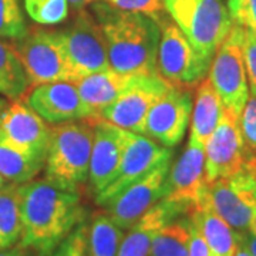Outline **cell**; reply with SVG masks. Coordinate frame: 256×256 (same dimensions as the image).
<instances>
[{
  "label": "cell",
  "instance_id": "1",
  "mask_svg": "<svg viewBox=\"0 0 256 256\" xmlns=\"http://www.w3.org/2000/svg\"><path fill=\"white\" fill-rule=\"evenodd\" d=\"M22 236L20 246L40 256L52 255L64 239L84 222L86 210L77 190L48 180L18 185Z\"/></svg>",
  "mask_w": 256,
  "mask_h": 256
},
{
  "label": "cell",
  "instance_id": "2",
  "mask_svg": "<svg viewBox=\"0 0 256 256\" xmlns=\"http://www.w3.org/2000/svg\"><path fill=\"white\" fill-rule=\"evenodd\" d=\"M92 13L100 24L114 72L136 76L156 74L161 32L154 18L117 9L106 0L92 3Z\"/></svg>",
  "mask_w": 256,
  "mask_h": 256
},
{
  "label": "cell",
  "instance_id": "3",
  "mask_svg": "<svg viewBox=\"0 0 256 256\" xmlns=\"http://www.w3.org/2000/svg\"><path fill=\"white\" fill-rule=\"evenodd\" d=\"M94 124L92 117L54 124L47 146L46 180L68 190H77L88 180Z\"/></svg>",
  "mask_w": 256,
  "mask_h": 256
},
{
  "label": "cell",
  "instance_id": "4",
  "mask_svg": "<svg viewBox=\"0 0 256 256\" xmlns=\"http://www.w3.org/2000/svg\"><path fill=\"white\" fill-rule=\"evenodd\" d=\"M164 10L208 64L234 22L222 0H162Z\"/></svg>",
  "mask_w": 256,
  "mask_h": 256
},
{
  "label": "cell",
  "instance_id": "5",
  "mask_svg": "<svg viewBox=\"0 0 256 256\" xmlns=\"http://www.w3.org/2000/svg\"><path fill=\"white\" fill-rule=\"evenodd\" d=\"M160 26V44L156 57V74L172 87L196 88L210 72L208 64L196 53L190 40L170 16L162 14L156 20Z\"/></svg>",
  "mask_w": 256,
  "mask_h": 256
},
{
  "label": "cell",
  "instance_id": "6",
  "mask_svg": "<svg viewBox=\"0 0 256 256\" xmlns=\"http://www.w3.org/2000/svg\"><path fill=\"white\" fill-rule=\"evenodd\" d=\"M28 76L30 86L77 82L57 30L33 28L10 43Z\"/></svg>",
  "mask_w": 256,
  "mask_h": 256
},
{
  "label": "cell",
  "instance_id": "7",
  "mask_svg": "<svg viewBox=\"0 0 256 256\" xmlns=\"http://www.w3.org/2000/svg\"><path fill=\"white\" fill-rule=\"evenodd\" d=\"M245 28L235 24L218 47L210 67V82L225 108L240 116L249 97L246 67L244 58Z\"/></svg>",
  "mask_w": 256,
  "mask_h": 256
},
{
  "label": "cell",
  "instance_id": "8",
  "mask_svg": "<svg viewBox=\"0 0 256 256\" xmlns=\"http://www.w3.org/2000/svg\"><path fill=\"white\" fill-rule=\"evenodd\" d=\"M57 34L77 80L111 68L106 40L92 13L77 10L73 22L63 30H57Z\"/></svg>",
  "mask_w": 256,
  "mask_h": 256
},
{
  "label": "cell",
  "instance_id": "9",
  "mask_svg": "<svg viewBox=\"0 0 256 256\" xmlns=\"http://www.w3.org/2000/svg\"><path fill=\"white\" fill-rule=\"evenodd\" d=\"M172 154L106 204L107 214L121 229H130L144 214L166 196Z\"/></svg>",
  "mask_w": 256,
  "mask_h": 256
},
{
  "label": "cell",
  "instance_id": "10",
  "mask_svg": "<svg viewBox=\"0 0 256 256\" xmlns=\"http://www.w3.org/2000/svg\"><path fill=\"white\" fill-rule=\"evenodd\" d=\"M206 202L238 234L249 232L256 215V181L246 170L208 184Z\"/></svg>",
  "mask_w": 256,
  "mask_h": 256
},
{
  "label": "cell",
  "instance_id": "11",
  "mask_svg": "<svg viewBox=\"0 0 256 256\" xmlns=\"http://www.w3.org/2000/svg\"><path fill=\"white\" fill-rule=\"evenodd\" d=\"M170 87L172 86L160 74L136 76L118 98L101 111L98 117L122 130L146 136L148 111Z\"/></svg>",
  "mask_w": 256,
  "mask_h": 256
},
{
  "label": "cell",
  "instance_id": "12",
  "mask_svg": "<svg viewBox=\"0 0 256 256\" xmlns=\"http://www.w3.org/2000/svg\"><path fill=\"white\" fill-rule=\"evenodd\" d=\"M246 146L239 127V116L224 107L220 122L205 144V176L210 184L244 170Z\"/></svg>",
  "mask_w": 256,
  "mask_h": 256
},
{
  "label": "cell",
  "instance_id": "13",
  "mask_svg": "<svg viewBox=\"0 0 256 256\" xmlns=\"http://www.w3.org/2000/svg\"><path fill=\"white\" fill-rule=\"evenodd\" d=\"M171 154L172 151L170 148L160 146L158 142L150 140V137L126 130V146L118 170L112 181L96 195L97 204L106 205L110 202L120 192L138 181L161 160Z\"/></svg>",
  "mask_w": 256,
  "mask_h": 256
},
{
  "label": "cell",
  "instance_id": "14",
  "mask_svg": "<svg viewBox=\"0 0 256 256\" xmlns=\"http://www.w3.org/2000/svg\"><path fill=\"white\" fill-rule=\"evenodd\" d=\"M191 114V92L170 87L148 111L146 136L166 148L178 146L186 132Z\"/></svg>",
  "mask_w": 256,
  "mask_h": 256
},
{
  "label": "cell",
  "instance_id": "15",
  "mask_svg": "<svg viewBox=\"0 0 256 256\" xmlns=\"http://www.w3.org/2000/svg\"><path fill=\"white\" fill-rule=\"evenodd\" d=\"M52 127L32 108L24 96L13 98L0 112V136L13 146L46 158Z\"/></svg>",
  "mask_w": 256,
  "mask_h": 256
},
{
  "label": "cell",
  "instance_id": "16",
  "mask_svg": "<svg viewBox=\"0 0 256 256\" xmlns=\"http://www.w3.org/2000/svg\"><path fill=\"white\" fill-rule=\"evenodd\" d=\"M166 200L182 205L190 214L205 198L208 182L205 176V146L190 141L176 160L166 180Z\"/></svg>",
  "mask_w": 256,
  "mask_h": 256
},
{
  "label": "cell",
  "instance_id": "17",
  "mask_svg": "<svg viewBox=\"0 0 256 256\" xmlns=\"http://www.w3.org/2000/svg\"><path fill=\"white\" fill-rule=\"evenodd\" d=\"M28 100L32 108L50 124L97 117L82 101L78 88L73 82H44L34 86Z\"/></svg>",
  "mask_w": 256,
  "mask_h": 256
},
{
  "label": "cell",
  "instance_id": "18",
  "mask_svg": "<svg viewBox=\"0 0 256 256\" xmlns=\"http://www.w3.org/2000/svg\"><path fill=\"white\" fill-rule=\"evenodd\" d=\"M92 120L94 124V140L88 181L97 195L112 181L118 170L126 146V130L100 117H92Z\"/></svg>",
  "mask_w": 256,
  "mask_h": 256
},
{
  "label": "cell",
  "instance_id": "19",
  "mask_svg": "<svg viewBox=\"0 0 256 256\" xmlns=\"http://www.w3.org/2000/svg\"><path fill=\"white\" fill-rule=\"evenodd\" d=\"M184 214L188 212L182 205L162 198L124 234L117 256H148L158 232Z\"/></svg>",
  "mask_w": 256,
  "mask_h": 256
},
{
  "label": "cell",
  "instance_id": "20",
  "mask_svg": "<svg viewBox=\"0 0 256 256\" xmlns=\"http://www.w3.org/2000/svg\"><path fill=\"white\" fill-rule=\"evenodd\" d=\"M136 74H122L112 68L84 76L76 82L82 101L98 117L101 111L118 98L132 82Z\"/></svg>",
  "mask_w": 256,
  "mask_h": 256
},
{
  "label": "cell",
  "instance_id": "21",
  "mask_svg": "<svg viewBox=\"0 0 256 256\" xmlns=\"http://www.w3.org/2000/svg\"><path fill=\"white\" fill-rule=\"evenodd\" d=\"M190 220L200 229L210 256H235L239 245V235L229 226L206 202V194L202 202L190 212Z\"/></svg>",
  "mask_w": 256,
  "mask_h": 256
},
{
  "label": "cell",
  "instance_id": "22",
  "mask_svg": "<svg viewBox=\"0 0 256 256\" xmlns=\"http://www.w3.org/2000/svg\"><path fill=\"white\" fill-rule=\"evenodd\" d=\"M222 111H224V104L218 92L214 88L210 78H204L195 88L190 141L205 146L208 138L212 136V132L215 131L220 122Z\"/></svg>",
  "mask_w": 256,
  "mask_h": 256
},
{
  "label": "cell",
  "instance_id": "23",
  "mask_svg": "<svg viewBox=\"0 0 256 256\" xmlns=\"http://www.w3.org/2000/svg\"><path fill=\"white\" fill-rule=\"evenodd\" d=\"M46 158L10 144L0 136V176L8 184H26L43 170Z\"/></svg>",
  "mask_w": 256,
  "mask_h": 256
},
{
  "label": "cell",
  "instance_id": "24",
  "mask_svg": "<svg viewBox=\"0 0 256 256\" xmlns=\"http://www.w3.org/2000/svg\"><path fill=\"white\" fill-rule=\"evenodd\" d=\"M122 238L124 229L120 228L107 212H98L92 216L87 230V254L88 256H117Z\"/></svg>",
  "mask_w": 256,
  "mask_h": 256
},
{
  "label": "cell",
  "instance_id": "25",
  "mask_svg": "<svg viewBox=\"0 0 256 256\" xmlns=\"http://www.w3.org/2000/svg\"><path fill=\"white\" fill-rule=\"evenodd\" d=\"M22 236L20 191L18 184L0 188V250L14 246Z\"/></svg>",
  "mask_w": 256,
  "mask_h": 256
},
{
  "label": "cell",
  "instance_id": "26",
  "mask_svg": "<svg viewBox=\"0 0 256 256\" xmlns=\"http://www.w3.org/2000/svg\"><path fill=\"white\" fill-rule=\"evenodd\" d=\"M30 82L12 44L0 40V94L9 100L24 96Z\"/></svg>",
  "mask_w": 256,
  "mask_h": 256
},
{
  "label": "cell",
  "instance_id": "27",
  "mask_svg": "<svg viewBox=\"0 0 256 256\" xmlns=\"http://www.w3.org/2000/svg\"><path fill=\"white\" fill-rule=\"evenodd\" d=\"M190 218L175 220L158 232L148 256H190Z\"/></svg>",
  "mask_w": 256,
  "mask_h": 256
},
{
  "label": "cell",
  "instance_id": "28",
  "mask_svg": "<svg viewBox=\"0 0 256 256\" xmlns=\"http://www.w3.org/2000/svg\"><path fill=\"white\" fill-rule=\"evenodd\" d=\"M24 10L34 23L54 26L68 18V0H24Z\"/></svg>",
  "mask_w": 256,
  "mask_h": 256
},
{
  "label": "cell",
  "instance_id": "29",
  "mask_svg": "<svg viewBox=\"0 0 256 256\" xmlns=\"http://www.w3.org/2000/svg\"><path fill=\"white\" fill-rule=\"evenodd\" d=\"M28 32L20 0H0V40H18Z\"/></svg>",
  "mask_w": 256,
  "mask_h": 256
},
{
  "label": "cell",
  "instance_id": "30",
  "mask_svg": "<svg viewBox=\"0 0 256 256\" xmlns=\"http://www.w3.org/2000/svg\"><path fill=\"white\" fill-rule=\"evenodd\" d=\"M226 6L235 24L256 34V0H228Z\"/></svg>",
  "mask_w": 256,
  "mask_h": 256
},
{
  "label": "cell",
  "instance_id": "31",
  "mask_svg": "<svg viewBox=\"0 0 256 256\" xmlns=\"http://www.w3.org/2000/svg\"><path fill=\"white\" fill-rule=\"evenodd\" d=\"M87 230L88 226L82 222L56 248L52 256H88L87 254Z\"/></svg>",
  "mask_w": 256,
  "mask_h": 256
},
{
  "label": "cell",
  "instance_id": "32",
  "mask_svg": "<svg viewBox=\"0 0 256 256\" xmlns=\"http://www.w3.org/2000/svg\"><path fill=\"white\" fill-rule=\"evenodd\" d=\"M239 127L245 146L256 152V94L250 92L246 104L239 116Z\"/></svg>",
  "mask_w": 256,
  "mask_h": 256
},
{
  "label": "cell",
  "instance_id": "33",
  "mask_svg": "<svg viewBox=\"0 0 256 256\" xmlns=\"http://www.w3.org/2000/svg\"><path fill=\"white\" fill-rule=\"evenodd\" d=\"M111 6L127 12L142 13L154 20L164 14V3L162 0H106Z\"/></svg>",
  "mask_w": 256,
  "mask_h": 256
},
{
  "label": "cell",
  "instance_id": "34",
  "mask_svg": "<svg viewBox=\"0 0 256 256\" xmlns=\"http://www.w3.org/2000/svg\"><path fill=\"white\" fill-rule=\"evenodd\" d=\"M244 58L250 92L256 94V34L246 28L244 38Z\"/></svg>",
  "mask_w": 256,
  "mask_h": 256
},
{
  "label": "cell",
  "instance_id": "35",
  "mask_svg": "<svg viewBox=\"0 0 256 256\" xmlns=\"http://www.w3.org/2000/svg\"><path fill=\"white\" fill-rule=\"evenodd\" d=\"M190 256H210V248L206 245L205 239L200 232V229L194 225L190 220V248H188Z\"/></svg>",
  "mask_w": 256,
  "mask_h": 256
},
{
  "label": "cell",
  "instance_id": "36",
  "mask_svg": "<svg viewBox=\"0 0 256 256\" xmlns=\"http://www.w3.org/2000/svg\"><path fill=\"white\" fill-rule=\"evenodd\" d=\"M239 242L246 248L249 254L252 256H256V235L250 234V232H245V234H238Z\"/></svg>",
  "mask_w": 256,
  "mask_h": 256
},
{
  "label": "cell",
  "instance_id": "37",
  "mask_svg": "<svg viewBox=\"0 0 256 256\" xmlns=\"http://www.w3.org/2000/svg\"><path fill=\"white\" fill-rule=\"evenodd\" d=\"M244 168L246 170L249 174L254 176V180L256 181V152L250 151V150L248 151V146H246V152H245Z\"/></svg>",
  "mask_w": 256,
  "mask_h": 256
},
{
  "label": "cell",
  "instance_id": "38",
  "mask_svg": "<svg viewBox=\"0 0 256 256\" xmlns=\"http://www.w3.org/2000/svg\"><path fill=\"white\" fill-rule=\"evenodd\" d=\"M0 256H30L24 250V248H9V249H4V250H0Z\"/></svg>",
  "mask_w": 256,
  "mask_h": 256
},
{
  "label": "cell",
  "instance_id": "39",
  "mask_svg": "<svg viewBox=\"0 0 256 256\" xmlns=\"http://www.w3.org/2000/svg\"><path fill=\"white\" fill-rule=\"evenodd\" d=\"M94 2H97V0H68V3H70L76 10L84 9L86 6L92 4V3H94Z\"/></svg>",
  "mask_w": 256,
  "mask_h": 256
},
{
  "label": "cell",
  "instance_id": "40",
  "mask_svg": "<svg viewBox=\"0 0 256 256\" xmlns=\"http://www.w3.org/2000/svg\"><path fill=\"white\" fill-rule=\"evenodd\" d=\"M235 256H252V255L249 254V250H248L244 246V245L239 242L238 249H236V252H235Z\"/></svg>",
  "mask_w": 256,
  "mask_h": 256
},
{
  "label": "cell",
  "instance_id": "41",
  "mask_svg": "<svg viewBox=\"0 0 256 256\" xmlns=\"http://www.w3.org/2000/svg\"><path fill=\"white\" fill-rule=\"evenodd\" d=\"M8 102H9V101H8V98H6V97L0 96V112L3 111V108H4L6 106H8Z\"/></svg>",
  "mask_w": 256,
  "mask_h": 256
},
{
  "label": "cell",
  "instance_id": "42",
  "mask_svg": "<svg viewBox=\"0 0 256 256\" xmlns=\"http://www.w3.org/2000/svg\"><path fill=\"white\" fill-rule=\"evenodd\" d=\"M249 232H250V234H255V235H256V215L254 216L252 222H250V226H249Z\"/></svg>",
  "mask_w": 256,
  "mask_h": 256
},
{
  "label": "cell",
  "instance_id": "43",
  "mask_svg": "<svg viewBox=\"0 0 256 256\" xmlns=\"http://www.w3.org/2000/svg\"><path fill=\"white\" fill-rule=\"evenodd\" d=\"M6 181H4V180H3V178H2V176H0V188H2V186H4V185H6Z\"/></svg>",
  "mask_w": 256,
  "mask_h": 256
}]
</instances>
